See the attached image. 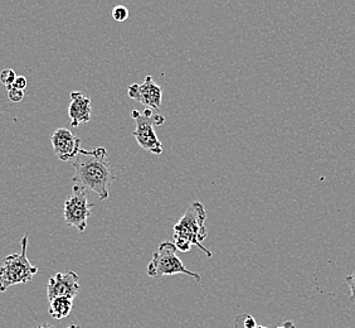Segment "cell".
<instances>
[{
  "instance_id": "6da1fadb",
  "label": "cell",
  "mask_w": 355,
  "mask_h": 328,
  "mask_svg": "<svg viewBox=\"0 0 355 328\" xmlns=\"http://www.w3.org/2000/svg\"><path fill=\"white\" fill-rule=\"evenodd\" d=\"M72 165L75 170L73 185L95 192L100 201L109 199L110 187L116 181L117 176L107 161V151L103 147L91 151L81 149Z\"/></svg>"
},
{
  "instance_id": "30bf717a",
  "label": "cell",
  "mask_w": 355,
  "mask_h": 328,
  "mask_svg": "<svg viewBox=\"0 0 355 328\" xmlns=\"http://www.w3.org/2000/svg\"><path fill=\"white\" fill-rule=\"evenodd\" d=\"M91 113H92L91 99L78 91L71 92V101L69 105L71 125L76 128L80 124L87 123L91 119Z\"/></svg>"
},
{
  "instance_id": "7c38bea8",
  "label": "cell",
  "mask_w": 355,
  "mask_h": 328,
  "mask_svg": "<svg viewBox=\"0 0 355 328\" xmlns=\"http://www.w3.org/2000/svg\"><path fill=\"white\" fill-rule=\"evenodd\" d=\"M234 327L236 328H254L257 327L256 321L252 315L245 313V315H239L234 321Z\"/></svg>"
},
{
  "instance_id": "4fadbf2b",
  "label": "cell",
  "mask_w": 355,
  "mask_h": 328,
  "mask_svg": "<svg viewBox=\"0 0 355 328\" xmlns=\"http://www.w3.org/2000/svg\"><path fill=\"white\" fill-rule=\"evenodd\" d=\"M17 79V75L12 69H4L0 72V82L4 85L7 89L13 86L14 81Z\"/></svg>"
},
{
  "instance_id": "8fae6325",
  "label": "cell",
  "mask_w": 355,
  "mask_h": 328,
  "mask_svg": "<svg viewBox=\"0 0 355 328\" xmlns=\"http://www.w3.org/2000/svg\"><path fill=\"white\" fill-rule=\"evenodd\" d=\"M72 307H73V300L66 298V297L55 298L53 301L49 302L48 313L55 320H63L69 317Z\"/></svg>"
},
{
  "instance_id": "44dd1931",
  "label": "cell",
  "mask_w": 355,
  "mask_h": 328,
  "mask_svg": "<svg viewBox=\"0 0 355 328\" xmlns=\"http://www.w3.org/2000/svg\"><path fill=\"white\" fill-rule=\"evenodd\" d=\"M254 328H267V327H263V326H257V327H254Z\"/></svg>"
},
{
  "instance_id": "ffe728a7",
  "label": "cell",
  "mask_w": 355,
  "mask_h": 328,
  "mask_svg": "<svg viewBox=\"0 0 355 328\" xmlns=\"http://www.w3.org/2000/svg\"><path fill=\"white\" fill-rule=\"evenodd\" d=\"M37 328H55L53 326H38Z\"/></svg>"
},
{
  "instance_id": "3957f363",
  "label": "cell",
  "mask_w": 355,
  "mask_h": 328,
  "mask_svg": "<svg viewBox=\"0 0 355 328\" xmlns=\"http://www.w3.org/2000/svg\"><path fill=\"white\" fill-rule=\"evenodd\" d=\"M21 245V253L8 255L0 265V292H6L12 286L29 283L38 273V268L27 258L28 235L23 236Z\"/></svg>"
},
{
  "instance_id": "5bb4252c",
  "label": "cell",
  "mask_w": 355,
  "mask_h": 328,
  "mask_svg": "<svg viewBox=\"0 0 355 328\" xmlns=\"http://www.w3.org/2000/svg\"><path fill=\"white\" fill-rule=\"evenodd\" d=\"M112 18L117 22H125L129 18V10L123 6H116L112 9Z\"/></svg>"
},
{
  "instance_id": "8992f818",
  "label": "cell",
  "mask_w": 355,
  "mask_h": 328,
  "mask_svg": "<svg viewBox=\"0 0 355 328\" xmlns=\"http://www.w3.org/2000/svg\"><path fill=\"white\" fill-rule=\"evenodd\" d=\"M94 206L87 199L86 190L81 186L73 185L72 193L63 206V218L66 224L83 233L87 227V220L91 216Z\"/></svg>"
},
{
  "instance_id": "277c9868",
  "label": "cell",
  "mask_w": 355,
  "mask_h": 328,
  "mask_svg": "<svg viewBox=\"0 0 355 328\" xmlns=\"http://www.w3.org/2000/svg\"><path fill=\"white\" fill-rule=\"evenodd\" d=\"M178 250L174 243L163 241L153 255V259L146 267V274L151 278H163L166 275L185 274L194 281H202V277L196 272H191L184 267L183 261L178 256Z\"/></svg>"
},
{
  "instance_id": "e0dca14e",
  "label": "cell",
  "mask_w": 355,
  "mask_h": 328,
  "mask_svg": "<svg viewBox=\"0 0 355 328\" xmlns=\"http://www.w3.org/2000/svg\"><path fill=\"white\" fill-rule=\"evenodd\" d=\"M27 79L24 76H17V79H15V81L13 83V88L24 91V90L27 89Z\"/></svg>"
},
{
  "instance_id": "ba28073f",
  "label": "cell",
  "mask_w": 355,
  "mask_h": 328,
  "mask_svg": "<svg viewBox=\"0 0 355 328\" xmlns=\"http://www.w3.org/2000/svg\"><path fill=\"white\" fill-rule=\"evenodd\" d=\"M80 277L78 274L69 270L66 273H55L49 278L47 284V297L49 302L55 298H71L73 300L80 292Z\"/></svg>"
},
{
  "instance_id": "5b68a950",
  "label": "cell",
  "mask_w": 355,
  "mask_h": 328,
  "mask_svg": "<svg viewBox=\"0 0 355 328\" xmlns=\"http://www.w3.org/2000/svg\"><path fill=\"white\" fill-rule=\"evenodd\" d=\"M131 115L137 124L134 137L137 139V144L143 148L144 151L154 153V154H162L163 145L155 133V126L163 125L165 117L159 113L155 114L154 110L151 109H145L143 113L134 110Z\"/></svg>"
},
{
  "instance_id": "ac0fdd59",
  "label": "cell",
  "mask_w": 355,
  "mask_h": 328,
  "mask_svg": "<svg viewBox=\"0 0 355 328\" xmlns=\"http://www.w3.org/2000/svg\"><path fill=\"white\" fill-rule=\"evenodd\" d=\"M276 328H296V327H295V325H294V323H293V322L287 321V322H284V323H282V325H281V326H279V327H276Z\"/></svg>"
},
{
  "instance_id": "52a82bcc",
  "label": "cell",
  "mask_w": 355,
  "mask_h": 328,
  "mask_svg": "<svg viewBox=\"0 0 355 328\" xmlns=\"http://www.w3.org/2000/svg\"><path fill=\"white\" fill-rule=\"evenodd\" d=\"M128 95L143 104L146 109L157 111L162 106L163 89L154 82L151 76H146L143 83H132L128 88Z\"/></svg>"
},
{
  "instance_id": "d6986e66",
  "label": "cell",
  "mask_w": 355,
  "mask_h": 328,
  "mask_svg": "<svg viewBox=\"0 0 355 328\" xmlns=\"http://www.w3.org/2000/svg\"><path fill=\"white\" fill-rule=\"evenodd\" d=\"M67 328H81L78 325H71V326H69Z\"/></svg>"
},
{
  "instance_id": "2e32d148",
  "label": "cell",
  "mask_w": 355,
  "mask_h": 328,
  "mask_svg": "<svg viewBox=\"0 0 355 328\" xmlns=\"http://www.w3.org/2000/svg\"><path fill=\"white\" fill-rule=\"evenodd\" d=\"M345 283L348 284L349 290H350V300L355 301V270L345 278Z\"/></svg>"
},
{
  "instance_id": "9c48e42d",
  "label": "cell",
  "mask_w": 355,
  "mask_h": 328,
  "mask_svg": "<svg viewBox=\"0 0 355 328\" xmlns=\"http://www.w3.org/2000/svg\"><path fill=\"white\" fill-rule=\"evenodd\" d=\"M51 142L55 156L62 162L75 159L81 151V139L73 136V133L66 128L55 129Z\"/></svg>"
},
{
  "instance_id": "9a60e30c",
  "label": "cell",
  "mask_w": 355,
  "mask_h": 328,
  "mask_svg": "<svg viewBox=\"0 0 355 328\" xmlns=\"http://www.w3.org/2000/svg\"><path fill=\"white\" fill-rule=\"evenodd\" d=\"M8 90V97L10 101L13 103H21V100L24 99V91L21 90L15 89V88H9Z\"/></svg>"
},
{
  "instance_id": "7a4b0ae2",
  "label": "cell",
  "mask_w": 355,
  "mask_h": 328,
  "mask_svg": "<svg viewBox=\"0 0 355 328\" xmlns=\"http://www.w3.org/2000/svg\"><path fill=\"white\" fill-rule=\"evenodd\" d=\"M205 220L207 212L205 205L199 201L191 202L184 215L179 219L173 229L174 245L178 252L189 253L191 246L196 245L200 250H203L208 258H212V252L202 244L208 236L205 229Z\"/></svg>"
}]
</instances>
